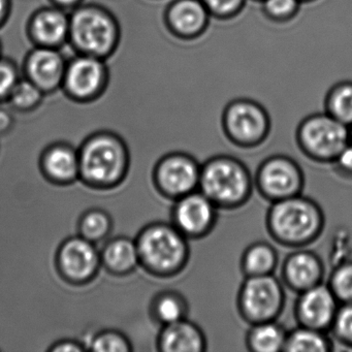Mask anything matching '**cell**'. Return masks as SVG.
<instances>
[{
  "mask_svg": "<svg viewBox=\"0 0 352 352\" xmlns=\"http://www.w3.org/2000/svg\"><path fill=\"white\" fill-rule=\"evenodd\" d=\"M296 296L294 314L298 325L331 331L340 302L329 285L321 283Z\"/></svg>",
  "mask_w": 352,
  "mask_h": 352,
  "instance_id": "13",
  "label": "cell"
},
{
  "mask_svg": "<svg viewBox=\"0 0 352 352\" xmlns=\"http://www.w3.org/2000/svg\"><path fill=\"white\" fill-rule=\"evenodd\" d=\"M254 188L270 203L302 195L305 174L290 156L275 154L261 162L254 176Z\"/></svg>",
  "mask_w": 352,
  "mask_h": 352,
  "instance_id": "9",
  "label": "cell"
},
{
  "mask_svg": "<svg viewBox=\"0 0 352 352\" xmlns=\"http://www.w3.org/2000/svg\"><path fill=\"white\" fill-rule=\"evenodd\" d=\"M278 265V251L265 241H257L248 245L241 256L240 267L244 277L273 275Z\"/></svg>",
  "mask_w": 352,
  "mask_h": 352,
  "instance_id": "21",
  "label": "cell"
},
{
  "mask_svg": "<svg viewBox=\"0 0 352 352\" xmlns=\"http://www.w3.org/2000/svg\"><path fill=\"white\" fill-rule=\"evenodd\" d=\"M296 141L305 157L316 164H333L350 143V129L327 113H315L302 119Z\"/></svg>",
  "mask_w": 352,
  "mask_h": 352,
  "instance_id": "6",
  "label": "cell"
},
{
  "mask_svg": "<svg viewBox=\"0 0 352 352\" xmlns=\"http://www.w3.org/2000/svg\"><path fill=\"white\" fill-rule=\"evenodd\" d=\"M58 7L60 8H72L79 5L82 0H53Z\"/></svg>",
  "mask_w": 352,
  "mask_h": 352,
  "instance_id": "39",
  "label": "cell"
},
{
  "mask_svg": "<svg viewBox=\"0 0 352 352\" xmlns=\"http://www.w3.org/2000/svg\"><path fill=\"white\" fill-rule=\"evenodd\" d=\"M0 50H1V47H0Z\"/></svg>",
  "mask_w": 352,
  "mask_h": 352,
  "instance_id": "43",
  "label": "cell"
},
{
  "mask_svg": "<svg viewBox=\"0 0 352 352\" xmlns=\"http://www.w3.org/2000/svg\"><path fill=\"white\" fill-rule=\"evenodd\" d=\"M211 18L201 0H173L164 14L166 30L182 41L201 38L209 28Z\"/></svg>",
  "mask_w": 352,
  "mask_h": 352,
  "instance_id": "15",
  "label": "cell"
},
{
  "mask_svg": "<svg viewBox=\"0 0 352 352\" xmlns=\"http://www.w3.org/2000/svg\"><path fill=\"white\" fill-rule=\"evenodd\" d=\"M110 217L106 212L100 210H91L84 214L80 221V232L83 238L87 239L90 242H100L108 236L111 230Z\"/></svg>",
  "mask_w": 352,
  "mask_h": 352,
  "instance_id": "29",
  "label": "cell"
},
{
  "mask_svg": "<svg viewBox=\"0 0 352 352\" xmlns=\"http://www.w3.org/2000/svg\"><path fill=\"white\" fill-rule=\"evenodd\" d=\"M42 168L53 182L69 184L80 177L79 153L67 145L52 146L43 155Z\"/></svg>",
  "mask_w": 352,
  "mask_h": 352,
  "instance_id": "20",
  "label": "cell"
},
{
  "mask_svg": "<svg viewBox=\"0 0 352 352\" xmlns=\"http://www.w3.org/2000/svg\"><path fill=\"white\" fill-rule=\"evenodd\" d=\"M212 18L230 20L240 15L247 0H201Z\"/></svg>",
  "mask_w": 352,
  "mask_h": 352,
  "instance_id": "33",
  "label": "cell"
},
{
  "mask_svg": "<svg viewBox=\"0 0 352 352\" xmlns=\"http://www.w3.org/2000/svg\"><path fill=\"white\" fill-rule=\"evenodd\" d=\"M156 347L162 352H204L207 350L208 341L203 329L185 318L162 327Z\"/></svg>",
  "mask_w": 352,
  "mask_h": 352,
  "instance_id": "18",
  "label": "cell"
},
{
  "mask_svg": "<svg viewBox=\"0 0 352 352\" xmlns=\"http://www.w3.org/2000/svg\"><path fill=\"white\" fill-rule=\"evenodd\" d=\"M300 3H311V1H315V0H300Z\"/></svg>",
  "mask_w": 352,
  "mask_h": 352,
  "instance_id": "40",
  "label": "cell"
},
{
  "mask_svg": "<svg viewBox=\"0 0 352 352\" xmlns=\"http://www.w3.org/2000/svg\"><path fill=\"white\" fill-rule=\"evenodd\" d=\"M350 129V139H351V142H352V125L351 126L349 127Z\"/></svg>",
  "mask_w": 352,
  "mask_h": 352,
  "instance_id": "41",
  "label": "cell"
},
{
  "mask_svg": "<svg viewBox=\"0 0 352 352\" xmlns=\"http://www.w3.org/2000/svg\"><path fill=\"white\" fill-rule=\"evenodd\" d=\"M256 1H259V3H261V1H263V0H256Z\"/></svg>",
  "mask_w": 352,
  "mask_h": 352,
  "instance_id": "42",
  "label": "cell"
},
{
  "mask_svg": "<svg viewBox=\"0 0 352 352\" xmlns=\"http://www.w3.org/2000/svg\"><path fill=\"white\" fill-rule=\"evenodd\" d=\"M324 112L348 127L352 125V81L333 85L327 92Z\"/></svg>",
  "mask_w": 352,
  "mask_h": 352,
  "instance_id": "26",
  "label": "cell"
},
{
  "mask_svg": "<svg viewBox=\"0 0 352 352\" xmlns=\"http://www.w3.org/2000/svg\"><path fill=\"white\" fill-rule=\"evenodd\" d=\"M333 350V339L327 331L296 325L287 331L284 352H329Z\"/></svg>",
  "mask_w": 352,
  "mask_h": 352,
  "instance_id": "25",
  "label": "cell"
},
{
  "mask_svg": "<svg viewBox=\"0 0 352 352\" xmlns=\"http://www.w3.org/2000/svg\"><path fill=\"white\" fill-rule=\"evenodd\" d=\"M13 117L7 111L0 110V135L7 133L13 125Z\"/></svg>",
  "mask_w": 352,
  "mask_h": 352,
  "instance_id": "37",
  "label": "cell"
},
{
  "mask_svg": "<svg viewBox=\"0 0 352 352\" xmlns=\"http://www.w3.org/2000/svg\"><path fill=\"white\" fill-rule=\"evenodd\" d=\"M51 352H81L85 350L82 344L73 340H63L49 348Z\"/></svg>",
  "mask_w": 352,
  "mask_h": 352,
  "instance_id": "36",
  "label": "cell"
},
{
  "mask_svg": "<svg viewBox=\"0 0 352 352\" xmlns=\"http://www.w3.org/2000/svg\"><path fill=\"white\" fill-rule=\"evenodd\" d=\"M69 16L58 8L36 12L30 23V36L38 46L57 48L69 38Z\"/></svg>",
  "mask_w": 352,
  "mask_h": 352,
  "instance_id": "19",
  "label": "cell"
},
{
  "mask_svg": "<svg viewBox=\"0 0 352 352\" xmlns=\"http://www.w3.org/2000/svg\"><path fill=\"white\" fill-rule=\"evenodd\" d=\"M100 259L94 243L82 236L69 239L57 254L59 271L74 283H84L94 278Z\"/></svg>",
  "mask_w": 352,
  "mask_h": 352,
  "instance_id": "16",
  "label": "cell"
},
{
  "mask_svg": "<svg viewBox=\"0 0 352 352\" xmlns=\"http://www.w3.org/2000/svg\"><path fill=\"white\" fill-rule=\"evenodd\" d=\"M89 349L96 352H129L131 345L122 333L107 331L92 339Z\"/></svg>",
  "mask_w": 352,
  "mask_h": 352,
  "instance_id": "32",
  "label": "cell"
},
{
  "mask_svg": "<svg viewBox=\"0 0 352 352\" xmlns=\"http://www.w3.org/2000/svg\"><path fill=\"white\" fill-rule=\"evenodd\" d=\"M331 331L340 344L352 348V302L340 304Z\"/></svg>",
  "mask_w": 352,
  "mask_h": 352,
  "instance_id": "31",
  "label": "cell"
},
{
  "mask_svg": "<svg viewBox=\"0 0 352 352\" xmlns=\"http://www.w3.org/2000/svg\"><path fill=\"white\" fill-rule=\"evenodd\" d=\"M10 11V0H0V25L7 20Z\"/></svg>",
  "mask_w": 352,
  "mask_h": 352,
  "instance_id": "38",
  "label": "cell"
},
{
  "mask_svg": "<svg viewBox=\"0 0 352 352\" xmlns=\"http://www.w3.org/2000/svg\"><path fill=\"white\" fill-rule=\"evenodd\" d=\"M201 164L191 154L174 151L162 156L153 168L154 187L164 199L175 201L199 190Z\"/></svg>",
  "mask_w": 352,
  "mask_h": 352,
  "instance_id": "10",
  "label": "cell"
},
{
  "mask_svg": "<svg viewBox=\"0 0 352 352\" xmlns=\"http://www.w3.org/2000/svg\"><path fill=\"white\" fill-rule=\"evenodd\" d=\"M80 177L92 187H113L124 179L129 156L122 140L112 133L92 135L79 152Z\"/></svg>",
  "mask_w": 352,
  "mask_h": 352,
  "instance_id": "4",
  "label": "cell"
},
{
  "mask_svg": "<svg viewBox=\"0 0 352 352\" xmlns=\"http://www.w3.org/2000/svg\"><path fill=\"white\" fill-rule=\"evenodd\" d=\"M69 38L81 54L106 58L118 46V23L98 6L80 7L69 17Z\"/></svg>",
  "mask_w": 352,
  "mask_h": 352,
  "instance_id": "5",
  "label": "cell"
},
{
  "mask_svg": "<svg viewBox=\"0 0 352 352\" xmlns=\"http://www.w3.org/2000/svg\"><path fill=\"white\" fill-rule=\"evenodd\" d=\"M152 318L160 327L188 318L189 304L181 292L174 289L158 292L150 307Z\"/></svg>",
  "mask_w": 352,
  "mask_h": 352,
  "instance_id": "24",
  "label": "cell"
},
{
  "mask_svg": "<svg viewBox=\"0 0 352 352\" xmlns=\"http://www.w3.org/2000/svg\"><path fill=\"white\" fill-rule=\"evenodd\" d=\"M67 65L57 48L38 46L26 59V76L44 94H48L63 87Z\"/></svg>",
  "mask_w": 352,
  "mask_h": 352,
  "instance_id": "17",
  "label": "cell"
},
{
  "mask_svg": "<svg viewBox=\"0 0 352 352\" xmlns=\"http://www.w3.org/2000/svg\"><path fill=\"white\" fill-rule=\"evenodd\" d=\"M333 168L340 176L352 179V142L340 152L333 162Z\"/></svg>",
  "mask_w": 352,
  "mask_h": 352,
  "instance_id": "35",
  "label": "cell"
},
{
  "mask_svg": "<svg viewBox=\"0 0 352 352\" xmlns=\"http://www.w3.org/2000/svg\"><path fill=\"white\" fill-rule=\"evenodd\" d=\"M199 190L219 210L240 209L251 199L254 178L242 160L220 154L201 164Z\"/></svg>",
  "mask_w": 352,
  "mask_h": 352,
  "instance_id": "3",
  "label": "cell"
},
{
  "mask_svg": "<svg viewBox=\"0 0 352 352\" xmlns=\"http://www.w3.org/2000/svg\"><path fill=\"white\" fill-rule=\"evenodd\" d=\"M280 276L285 288L298 294L323 283L324 263L314 251L294 249L282 261Z\"/></svg>",
  "mask_w": 352,
  "mask_h": 352,
  "instance_id": "14",
  "label": "cell"
},
{
  "mask_svg": "<svg viewBox=\"0 0 352 352\" xmlns=\"http://www.w3.org/2000/svg\"><path fill=\"white\" fill-rule=\"evenodd\" d=\"M19 80L17 67L14 63L0 59V100H9Z\"/></svg>",
  "mask_w": 352,
  "mask_h": 352,
  "instance_id": "34",
  "label": "cell"
},
{
  "mask_svg": "<svg viewBox=\"0 0 352 352\" xmlns=\"http://www.w3.org/2000/svg\"><path fill=\"white\" fill-rule=\"evenodd\" d=\"M135 243L140 265L154 277H176L188 265L189 240L170 222L148 224L140 232Z\"/></svg>",
  "mask_w": 352,
  "mask_h": 352,
  "instance_id": "2",
  "label": "cell"
},
{
  "mask_svg": "<svg viewBox=\"0 0 352 352\" xmlns=\"http://www.w3.org/2000/svg\"><path fill=\"white\" fill-rule=\"evenodd\" d=\"M285 302V286L274 274L245 277L236 294V310L247 324H257L277 320Z\"/></svg>",
  "mask_w": 352,
  "mask_h": 352,
  "instance_id": "7",
  "label": "cell"
},
{
  "mask_svg": "<svg viewBox=\"0 0 352 352\" xmlns=\"http://www.w3.org/2000/svg\"><path fill=\"white\" fill-rule=\"evenodd\" d=\"M327 285L340 304L352 302V259L343 261L331 270Z\"/></svg>",
  "mask_w": 352,
  "mask_h": 352,
  "instance_id": "27",
  "label": "cell"
},
{
  "mask_svg": "<svg viewBox=\"0 0 352 352\" xmlns=\"http://www.w3.org/2000/svg\"><path fill=\"white\" fill-rule=\"evenodd\" d=\"M107 84L104 59L81 54L67 63L63 87L74 100L88 102L98 98Z\"/></svg>",
  "mask_w": 352,
  "mask_h": 352,
  "instance_id": "12",
  "label": "cell"
},
{
  "mask_svg": "<svg viewBox=\"0 0 352 352\" xmlns=\"http://www.w3.org/2000/svg\"><path fill=\"white\" fill-rule=\"evenodd\" d=\"M218 211L203 192L195 191L173 201L170 223L189 241L201 240L215 228Z\"/></svg>",
  "mask_w": 352,
  "mask_h": 352,
  "instance_id": "11",
  "label": "cell"
},
{
  "mask_svg": "<svg viewBox=\"0 0 352 352\" xmlns=\"http://www.w3.org/2000/svg\"><path fill=\"white\" fill-rule=\"evenodd\" d=\"M300 5V0H263L261 11L270 21L287 23L298 16Z\"/></svg>",
  "mask_w": 352,
  "mask_h": 352,
  "instance_id": "30",
  "label": "cell"
},
{
  "mask_svg": "<svg viewBox=\"0 0 352 352\" xmlns=\"http://www.w3.org/2000/svg\"><path fill=\"white\" fill-rule=\"evenodd\" d=\"M265 226L274 242L286 248H306L318 240L325 228L322 208L300 195L271 203Z\"/></svg>",
  "mask_w": 352,
  "mask_h": 352,
  "instance_id": "1",
  "label": "cell"
},
{
  "mask_svg": "<svg viewBox=\"0 0 352 352\" xmlns=\"http://www.w3.org/2000/svg\"><path fill=\"white\" fill-rule=\"evenodd\" d=\"M222 131L238 148L254 149L271 133V118L265 107L248 98H236L226 104L221 117Z\"/></svg>",
  "mask_w": 352,
  "mask_h": 352,
  "instance_id": "8",
  "label": "cell"
},
{
  "mask_svg": "<svg viewBox=\"0 0 352 352\" xmlns=\"http://www.w3.org/2000/svg\"><path fill=\"white\" fill-rule=\"evenodd\" d=\"M245 337L246 348L251 352H284L287 331L276 321L249 325Z\"/></svg>",
  "mask_w": 352,
  "mask_h": 352,
  "instance_id": "23",
  "label": "cell"
},
{
  "mask_svg": "<svg viewBox=\"0 0 352 352\" xmlns=\"http://www.w3.org/2000/svg\"><path fill=\"white\" fill-rule=\"evenodd\" d=\"M100 258L107 269L116 275H126L140 265L135 240L123 236L108 243L102 250Z\"/></svg>",
  "mask_w": 352,
  "mask_h": 352,
  "instance_id": "22",
  "label": "cell"
},
{
  "mask_svg": "<svg viewBox=\"0 0 352 352\" xmlns=\"http://www.w3.org/2000/svg\"><path fill=\"white\" fill-rule=\"evenodd\" d=\"M44 92L30 79L19 80L9 98L10 104L22 112L34 110L42 102Z\"/></svg>",
  "mask_w": 352,
  "mask_h": 352,
  "instance_id": "28",
  "label": "cell"
}]
</instances>
